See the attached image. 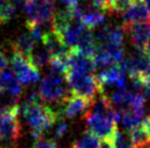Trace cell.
Segmentation results:
<instances>
[{
	"instance_id": "obj_1",
	"label": "cell",
	"mask_w": 150,
	"mask_h": 148,
	"mask_svg": "<svg viewBox=\"0 0 150 148\" xmlns=\"http://www.w3.org/2000/svg\"><path fill=\"white\" fill-rule=\"evenodd\" d=\"M38 91H31L22 106V115L35 140L41 138L46 132L54 126L58 120V111L53 110L50 106L41 103Z\"/></svg>"
},
{
	"instance_id": "obj_2",
	"label": "cell",
	"mask_w": 150,
	"mask_h": 148,
	"mask_svg": "<svg viewBox=\"0 0 150 148\" xmlns=\"http://www.w3.org/2000/svg\"><path fill=\"white\" fill-rule=\"evenodd\" d=\"M70 93L66 73L55 69H50V72L43 77L38 88V94L44 103L57 106H63L71 96Z\"/></svg>"
},
{
	"instance_id": "obj_3",
	"label": "cell",
	"mask_w": 150,
	"mask_h": 148,
	"mask_svg": "<svg viewBox=\"0 0 150 148\" xmlns=\"http://www.w3.org/2000/svg\"><path fill=\"white\" fill-rule=\"evenodd\" d=\"M19 106L0 107V142L6 145H14L22 136L19 121Z\"/></svg>"
},
{
	"instance_id": "obj_4",
	"label": "cell",
	"mask_w": 150,
	"mask_h": 148,
	"mask_svg": "<svg viewBox=\"0 0 150 148\" xmlns=\"http://www.w3.org/2000/svg\"><path fill=\"white\" fill-rule=\"evenodd\" d=\"M66 77L74 95L92 100L100 93V83L94 74L69 71L67 72Z\"/></svg>"
},
{
	"instance_id": "obj_5",
	"label": "cell",
	"mask_w": 150,
	"mask_h": 148,
	"mask_svg": "<svg viewBox=\"0 0 150 148\" xmlns=\"http://www.w3.org/2000/svg\"><path fill=\"white\" fill-rule=\"evenodd\" d=\"M26 24L52 23L56 13L55 0H28L23 4Z\"/></svg>"
},
{
	"instance_id": "obj_6",
	"label": "cell",
	"mask_w": 150,
	"mask_h": 148,
	"mask_svg": "<svg viewBox=\"0 0 150 148\" xmlns=\"http://www.w3.org/2000/svg\"><path fill=\"white\" fill-rule=\"evenodd\" d=\"M11 68L14 75L23 86L34 85L40 80V71L24 56L14 52L10 59Z\"/></svg>"
},
{
	"instance_id": "obj_7",
	"label": "cell",
	"mask_w": 150,
	"mask_h": 148,
	"mask_svg": "<svg viewBox=\"0 0 150 148\" xmlns=\"http://www.w3.org/2000/svg\"><path fill=\"white\" fill-rule=\"evenodd\" d=\"M87 29H89V27H87L81 21L72 17L68 23H66L56 33L59 35L63 44L68 49L75 50L79 45L80 40H81Z\"/></svg>"
},
{
	"instance_id": "obj_8",
	"label": "cell",
	"mask_w": 150,
	"mask_h": 148,
	"mask_svg": "<svg viewBox=\"0 0 150 148\" xmlns=\"http://www.w3.org/2000/svg\"><path fill=\"white\" fill-rule=\"evenodd\" d=\"M122 21L127 25L148 22L150 20V11L144 0H132L125 8L120 11Z\"/></svg>"
},
{
	"instance_id": "obj_9",
	"label": "cell",
	"mask_w": 150,
	"mask_h": 148,
	"mask_svg": "<svg viewBox=\"0 0 150 148\" xmlns=\"http://www.w3.org/2000/svg\"><path fill=\"white\" fill-rule=\"evenodd\" d=\"M59 114L65 115L68 119H84L86 114L91 107V100L71 94L65 103L62 106Z\"/></svg>"
},
{
	"instance_id": "obj_10",
	"label": "cell",
	"mask_w": 150,
	"mask_h": 148,
	"mask_svg": "<svg viewBox=\"0 0 150 148\" xmlns=\"http://www.w3.org/2000/svg\"><path fill=\"white\" fill-rule=\"evenodd\" d=\"M69 71L94 74L96 69L93 57L87 56L78 50H70L67 57V72Z\"/></svg>"
},
{
	"instance_id": "obj_11",
	"label": "cell",
	"mask_w": 150,
	"mask_h": 148,
	"mask_svg": "<svg viewBox=\"0 0 150 148\" xmlns=\"http://www.w3.org/2000/svg\"><path fill=\"white\" fill-rule=\"evenodd\" d=\"M127 36L132 45L136 48H146L148 41L150 40V23L149 22H142L128 25L127 29Z\"/></svg>"
},
{
	"instance_id": "obj_12",
	"label": "cell",
	"mask_w": 150,
	"mask_h": 148,
	"mask_svg": "<svg viewBox=\"0 0 150 148\" xmlns=\"http://www.w3.org/2000/svg\"><path fill=\"white\" fill-rule=\"evenodd\" d=\"M22 86L12 70L6 69L0 72V89L6 94L19 99L22 94Z\"/></svg>"
},
{
	"instance_id": "obj_13",
	"label": "cell",
	"mask_w": 150,
	"mask_h": 148,
	"mask_svg": "<svg viewBox=\"0 0 150 148\" xmlns=\"http://www.w3.org/2000/svg\"><path fill=\"white\" fill-rule=\"evenodd\" d=\"M36 44L38 41L32 37L29 31H24L18 34L17 37L14 38V40L12 41V49L14 52L28 58Z\"/></svg>"
},
{
	"instance_id": "obj_14",
	"label": "cell",
	"mask_w": 150,
	"mask_h": 148,
	"mask_svg": "<svg viewBox=\"0 0 150 148\" xmlns=\"http://www.w3.org/2000/svg\"><path fill=\"white\" fill-rule=\"evenodd\" d=\"M28 59L40 70L41 68L50 66L52 60H53V56L48 50V48L43 43H38L32 50V52L28 57Z\"/></svg>"
},
{
	"instance_id": "obj_15",
	"label": "cell",
	"mask_w": 150,
	"mask_h": 148,
	"mask_svg": "<svg viewBox=\"0 0 150 148\" xmlns=\"http://www.w3.org/2000/svg\"><path fill=\"white\" fill-rule=\"evenodd\" d=\"M101 138L90 131L84 132L78 140L75 142L72 148H100L101 147Z\"/></svg>"
},
{
	"instance_id": "obj_16",
	"label": "cell",
	"mask_w": 150,
	"mask_h": 148,
	"mask_svg": "<svg viewBox=\"0 0 150 148\" xmlns=\"http://www.w3.org/2000/svg\"><path fill=\"white\" fill-rule=\"evenodd\" d=\"M111 142H112L114 148H135V144H134L132 137L128 132L125 130L117 128Z\"/></svg>"
},
{
	"instance_id": "obj_17",
	"label": "cell",
	"mask_w": 150,
	"mask_h": 148,
	"mask_svg": "<svg viewBox=\"0 0 150 148\" xmlns=\"http://www.w3.org/2000/svg\"><path fill=\"white\" fill-rule=\"evenodd\" d=\"M127 132H128L130 137H132V140H133L135 146L144 144V143L150 140V132L144 123Z\"/></svg>"
},
{
	"instance_id": "obj_18",
	"label": "cell",
	"mask_w": 150,
	"mask_h": 148,
	"mask_svg": "<svg viewBox=\"0 0 150 148\" xmlns=\"http://www.w3.org/2000/svg\"><path fill=\"white\" fill-rule=\"evenodd\" d=\"M69 128L70 126L66 120H64L62 117H59L58 120L56 121V123L54 124V130H53L54 140H62L63 137H65L69 132Z\"/></svg>"
},
{
	"instance_id": "obj_19",
	"label": "cell",
	"mask_w": 150,
	"mask_h": 148,
	"mask_svg": "<svg viewBox=\"0 0 150 148\" xmlns=\"http://www.w3.org/2000/svg\"><path fill=\"white\" fill-rule=\"evenodd\" d=\"M33 148H57V145L54 140H47L41 137L35 140Z\"/></svg>"
},
{
	"instance_id": "obj_20",
	"label": "cell",
	"mask_w": 150,
	"mask_h": 148,
	"mask_svg": "<svg viewBox=\"0 0 150 148\" xmlns=\"http://www.w3.org/2000/svg\"><path fill=\"white\" fill-rule=\"evenodd\" d=\"M130 1L132 0H108V6L111 7L112 9H115V10H117L120 12L121 10H123V9L125 8Z\"/></svg>"
},
{
	"instance_id": "obj_21",
	"label": "cell",
	"mask_w": 150,
	"mask_h": 148,
	"mask_svg": "<svg viewBox=\"0 0 150 148\" xmlns=\"http://www.w3.org/2000/svg\"><path fill=\"white\" fill-rule=\"evenodd\" d=\"M9 66V59L7 57V54H4V50L0 49V72L1 71L8 69Z\"/></svg>"
},
{
	"instance_id": "obj_22",
	"label": "cell",
	"mask_w": 150,
	"mask_h": 148,
	"mask_svg": "<svg viewBox=\"0 0 150 148\" xmlns=\"http://www.w3.org/2000/svg\"><path fill=\"white\" fill-rule=\"evenodd\" d=\"M60 1L66 6V8H72L79 3L81 0H60Z\"/></svg>"
},
{
	"instance_id": "obj_23",
	"label": "cell",
	"mask_w": 150,
	"mask_h": 148,
	"mask_svg": "<svg viewBox=\"0 0 150 148\" xmlns=\"http://www.w3.org/2000/svg\"><path fill=\"white\" fill-rule=\"evenodd\" d=\"M88 1L91 2L92 4H94V6L101 7V8H104L105 6L108 3V0H88Z\"/></svg>"
},
{
	"instance_id": "obj_24",
	"label": "cell",
	"mask_w": 150,
	"mask_h": 148,
	"mask_svg": "<svg viewBox=\"0 0 150 148\" xmlns=\"http://www.w3.org/2000/svg\"><path fill=\"white\" fill-rule=\"evenodd\" d=\"M142 80H150V57H149V60H148V63H147V66L145 71H144V73L142 75Z\"/></svg>"
},
{
	"instance_id": "obj_25",
	"label": "cell",
	"mask_w": 150,
	"mask_h": 148,
	"mask_svg": "<svg viewBox=\"0 0 150 148\" xmlns=\"http://www.w3.org/2000/svg\"><path fill=\"white\" fill-rule=\"evenodd\" d=\"M100 148H114L112 142L108 140H104L102 143H101V147Z\"/></svg>"
},
{
	"instance_id": "obj_26",
	"label": "cell",
	"mask_w": 150,
	"mask_h": 148,
	"mask_svg": "<svg viewBox=\"0 0 150 148\" xmlns=\"http://www.w3.org/2000/svg\"><path fill=\"white\" fill-rule=\"evenodd\" d=\"M14 1H16L18 4H22V6H23V4H24L28 0H14Z\"/></svg>"
},
{
	"instance_id": "obj_27",
	"label": "cell",
	"mask_w": 150,
	"mask_h": 148,
	"mask_svg": "<svg viewBox=\"0 0 150 148\" xmlns=\"http://www.w3.org/2000/svg\"><path fill=\"white\" fill-rule=\"evenodd\" d=\"M144 2H145V4L147 6L148 10L150 11V0H144Z\"/></svg>"
},
{
	"instance_id": "obj_28",
	"label": "cell",
	"mask_w": 150,
	"mask_h": 148,
	"mask_svg": "<svg viewBox=\"0 0 150 148\" xmlns=\"http://www.w3.org/2000/svg\"><path fill=\"white\" fill-rule=\"evenodd\" d=\"M145 49H146V51L148 52V54H150V40L148 41V44H147V46H146V48H145Z\"/></svg>"
},
{
	"instance_id": "obj_29",
	"label": "cell",
	"mask_w": 150,
	"mask_h": 148,
	"mask_svg": "<svg viewBox=\"0 0 150 148\" xmlns=\"http://www.w3.org/2000/svg\"><path fill=\"white\" fill-rule=\"evenodd\" d=\"M147 123H148V125H149V128H150V118H149V117H147Z\"/></svg>"
}]
</instances>
